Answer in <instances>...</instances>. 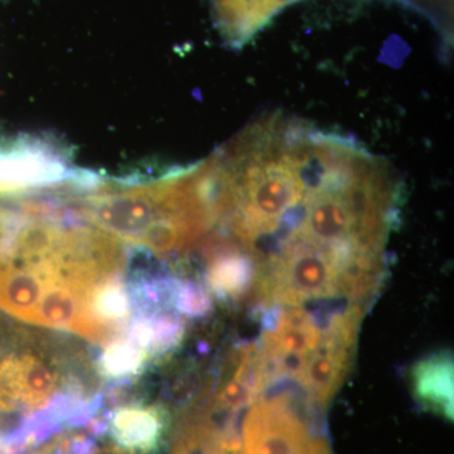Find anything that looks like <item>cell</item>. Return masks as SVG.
I'll return each mask as SVG.
<instances>
[{
    "label": "cell",
    "instance_id": "cell-1",
    "mask_svg": "<svg viewBox=\"0 0 454 454\" xmlns=\"http://www.w3.org/2000/svg\"><path fill=\"white\" fill-rule=\"evenodd\" d=\"M361 317L363 307L357 304L331 316L318 348L295 380L318 404H327L348 376Z\"/></svg>",
    "mask_w": 454,
    "mask_h": 454
},
{
    "label": "cell",
    "instance_id": "cell-2",
    "mask_svg": "<svg viewBox=\"0 0 454 454\" xmlns=\"http://www.w3.org/2000/svg\"><path fill=\"white\" fill-rule=\"evenodd\" d=\"M321 339L318 322L301 307L268 313L258 346L273 380L280 376L297 380Z\"/></svg>",
    "mask_w": 454,
    "mask_h": 454
},
{
    "label": "cell",
    "instance_id": "cell-3",
    "mask_svg": "<svg viewBox=\"0 0 454 454\" xmlns=\"http://www.w3.org/2000/svg\"><path fill=\"white\" fill-rule=\"evenodd\" d=\"M313 441L284 396L260 400L244 420L243 454H306Z\"/></svg>",
    "mask_w": 454,
    "mask_h": 454
},
{
    "label": "cell",
    "instance_id": "cell-4",
    "mask_svg": "<svg viewBox=\"0 0 454 454\" xmlns=\"http://www.w3.org/2000/svg\"><path fill=\"white\" fill-rule=\"evenodd\" d=\"M168 415L160 406H119L106 419L114 446L125 454H153L162 444Z\"/></svg>",
    "mask_w": 454,
    "mask_h": 454
},
{
    "label": "cell",
    "instance_id": "cell-5",
    "mask_svg": "<svg viewBox=\"0 0 454 454\" xmlns=\"http://www.w3.org/2000/svg\"><path fill=\"white\" fill-rule=\"evenodd\" d=\"M414 394L423 405L452 418L453 361L448 354L433 355L411 372Z\"/></svg>",
    "mask_w": 454,
    "mask_h": 454
},
{
    "label": "cell",
    "instance_id": "cell-6",
    "mask_svg": "<svg viewBox=\"0 0 454 454\" xmlns=\"http://www.w3.org/2000/svg\"><path fill=\"white\" fill-rule=\"evenodd\" d=\"M229 37L236 44L253 38L283 11L298 0H216Z\"/></svg>",
    "mask_w": 454,
    "mask_h": 454
},
{
    "label": "cell",
    "instance_id": "cell-7",
    "mask_svg": "<svg viewBox=\"0 0 454 454\" xmlns=\"http://www.w3.org/2000/svg\"><path fill=\"white\" fill-rule=\"evenodd\" d=\"M206 279L220 300H238L255 282L256 270L244 254L225 247L212 259Z\"/></svg>",
    "mask_w": 454,
    "mask_h": 454
},
{
    "label": "cell",
    "instance_id": "cell-8",
    "mask_svg": "<svg viewBox=\"0 0 454 454\" xmlns=\"http://www.w3.org/2000/svg\"><path fill=\"white\" fill-rule=\"evenodd\" d=\"M148 358V354L128 337L116 339L106 343V351L98 363V372L107 378H124L140 372Z\"/></svg>",
    "mask_w": 454,
    "mask_h": 454
},
{
    "label": "cell",
    "instance_id": "cell-9",
    "mask_svg": "<svg viewBox=\"0 0 454 454\" xmlns=\"http://www.w3.org/2000/svg\"><path fill=\"white\" fill-rule=\"evenodd\" d=\"M402 2L411 7L420 9L433 20H437L439 26L442 25V14L444 11L448 12L450 8V0H402Z\"/></svg>",
    "mask_w": 454,
    "mask_h": 454
},
{
    "label": "cell",
    "instance_id": "cell-10",
    "mask_svg": "<svg viewBox=\"0 0 454 454\" xmlns=\"http://www.w3.org/2000/svg\"><path fill=\"white\" fill-rule=\"evenodd\" d=\"M211 454H240V450H230L226 444H223V446H220L217 448V450H215Z\"/></svg>",
    "mask_w": 454,
    "mask_h": 454
},
{
    "label": "cell",
    "instance_id": "cell-11",
    "mask_svg": "<svg viewBox=\"0 0 454 454\" xmlns=\"http://www.w3.org/2000/svg\"><path fill=\"white\" fill-rule=\"evenodd\" d=\"M35 454H49V452H47V448L44 447L43 450H40V452L35 453Z\"/></svg>",
    "mask_w": 454,
    "mask_h": 454
}]
</instances>
